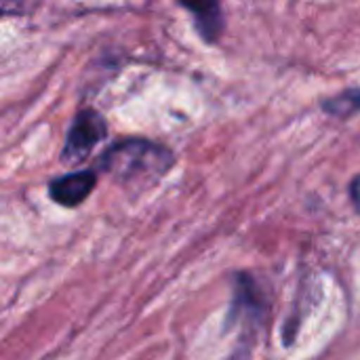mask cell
I'll list each match as a JSON object with an SVG mask.
<instances>
[{"label": "cell", "mask_w": 360, "mask_h": 360, "mask_svg": "<svg viewBox=\"0 0 360 360\" xmlns=\"http://www.w3.org/2000/svg\"><path fill=\"white\" fill-rule=\"evenodd\" d=\"M173 165V154L148 139H124L112 146L101 158L99 169L120 181H141L165 175Z\"/></svg>", "instance_id": "cell-1"}, {"label": "cell", "mask_w": 360, "mask_h": 360, "mask_svg": "<svg viewBox=\"0 0 360 360\" xmlns=\"http://www.w3.org/2000/svg\"><path fill=\"white\" fill-rule=\"evenodd\" d=\"M108 133L103 116L95 110H82L76 114L63 146V160L76 162L86 156Z\"/></svg>", "instance_id": "cell-2"}, {"label": "cell", "mask_w": 360, "mask_h": 360, "mask_svg": "<svg viewBox=\"0 0 360 360\" xmlns=\"http://www.w3.org/2000/svg\"><path fill=\"white\" fill-rule=\"evenodd\" d=\"M95 184H97V175L93 171H76L51 181L49 192L55 202L63 207H78L84 198H89Z\"/></svg>", "instance_id": "cell-3"}, {"label": "cell", "mask_w": 360, "mask_h": 360, "mask_svg": "<svg viewBox=\"0 0 360 360\" xmlns=\"http://www.w3.org/2000/svg\"><path fill=\"white\" fill-rule=\"evenodd\" d=\"M190 11H194L196 15V21H198V27L202 32V36L207 38H213L217 32H219V25H221V13H219V6L217 4H190L188 6Z\"/></svg>", "instance_id": "cell-4"}, {"label": "cell", "mask_w": 360, "mask_h": 360, "mask_svg": "<svg viewBox=\"0 0 360 360\" xmlns=\"http://www.w3.org/2000/svg\"><path fill=\"white\" fill-rule=\"evenodd\" d=\"M325 110L333 116H352L360 110V89H350L333 99H327Z\"/></svg>", "instance_id": "cell-5"}, {"label": "cell", "mask_w": 360, "mask_h": 360, "mask_svg": "<svg viewBox=\"0 0 360 360\" xmlns=\"http://www.w3.org/2000/svg\"><path fill=\"white\" fill-rule=\"evenodd\" d=\"M350 196H352V202H354L356 211L360 213V173L354 177V181L350 186Z\"/></svg>", "instance_id": "cell-6"}, {"label": "cell", "mask_w": 360, "mask_h": 360, "mask_svg": "<svg viewBox=\"0 0 360 360\" xmlns=\"http://www.w3.org/2000/svg\"><path fill=\"white\" fill-rule=\"evenodd\" d=\"M2 11H4V8H2V6H0V13H2Z\"/></svg>", "instance_id": "cell-7"}]
</instances>
